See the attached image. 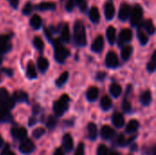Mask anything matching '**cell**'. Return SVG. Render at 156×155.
<instances>
[{"mask_svg":"<svg viewBox=\"0 0 156 155\" xmlns=\"http://www.w3.org/2000/svg\"><path fill=\"white\" fill-rule=\"evenodd\" d=\"M73 36L74 41L76 45L80 47H85L87 44V37H86V30L85 26L80 20H77L74 23L73 28Z\"/></svg>","mask_w":156,"mask_h":155,"instance_id":"obj_1","label":"cell"},{"mask_svg":"<svg viewBox=\"0 0 156 155\" xmlns=\"http://www.w3.org/2000/svg\"><path fill=\"white\" fill-rule=\"evenodd\" d=\"M53 42V48H54V58L58 63H64L66 58L70 55L69 51L61 45L60 41L58 39H54Z\"/></svg>","mask_w":156,"mask_h":155,"instance_id":"obj_2","label":"cell"},{"mask_svg":"<svg viewBox=\"0 0 156 155\" xmlns=\"http://www.w3.org/2000/svg\"><path fill=\"white\" fill-rule=\"evenodd\" d=\"M69 97L67 94H64L60 97L58 100H57L53 105V111L56 116L60 117L62 116L69 108Z\"/></svg>","mask_w":156,"mask_h":155,"instance_id":"obj_3","label":"cell"},{"mask_svg":"<svg viewBox=\"0 0 156 155\" xmlns=\"http://www.w3.org/2000/svg\"><path fill=\"white\" fill-rule=\"evenodd\" d=\"M143 15H144V11L143 8L141 7V5H135L133 11L131 12V24L133 26H138L143 18Z\"/></svg>","mask_w":156,"mask_h":155,"instance_id":"obj_4","label":"cell"},{"mask_svg":"<svg viewBox=\"0 0 156 155\" xmlns=\"http://www.w3.org/2000/svg\"><path fill=\"white\" fill-rule=\"evenodd\" d=\"M133 38V32L129 28H124L121 31L118 38V45L119 47L124 45L125 43H128L132 40Z\"/></svg>","mask_w":156,"mask_h":155,"instance_id":"obj_5","label":"cell"},{"mask_svg":"<svg viewBox=\"0 0 156 155\" xmlns=\"http://www.w3.org/2000/svg\"><path fill=\"white\" fill-rule=\"evenodd\" d=\"M105 64L109 69H115L119 66V59L118 56L115 52L110 51L108 52L105 59Z\"/></svg>","mask_w":156,"mask_h":155,"instance_id":"obj_6","label":"cell"},{"mask_svg":"<svg viewBox=\"0 0 156 155\" xmlns=\"http://www.w3.org/2000/svg\"><path fill=\"white\" fill-rule=\"evenodd\" d=\"M35 150V144L29 139H24L19 145V151L23 154H29Z\"/></svg>","mask_w":156,"mask_h":155,"instance_id":"obj_7","label":"cell"},{"mask_svg":"<svg viewBox=\"0 0 156 155\" xmlns=\"http://www.w3.org/2000/svg\"><path fill=\"white\" fill-rule=\"evenodd\" d=\"M131 15V6L130 5L123 3L120 6V10H119V14H118V17L120 20L122 21H126L129 16Z\"/></svg>","mask_w":156,"mask_h":155,"instance_id":"obj_8","label":"cell"},{"mask_svg":"<svg viewBox=\"0 0 156 155\" xmlns=\"http://www.w3.org/2000/svg\"><path fill=\"white\" fill-rule=\"evenodd\" d=\"M10 36L1 35L0 36V54H5L11 49V45L9 44Z\"/></svg>","mask_w":156,"mask_h":155,"instance_id":"obj_9","label":"cell"},{"mask_svg":"<svg viewBox=\"0 0 156 155\" xmlns=\"http://www.w3.org/2000/svg\"><path fill=\"white\" fill-rule=\"evenodd\" d=\"M103 48H104V38L102 36L100 35L94 39V41L91 45V50L94 53H100L102 51Z\"/></svg>","mask_w":156,"mask_h":155,"instance_id":"obj_10","label":"cell"},{"mask_svg":"<svg viewBox=\"0 0 156 155\" xmlns=\"http://www.w3.org/2000/svg\"><path fill=\"white\" fill-rule=\"evenodd\" d=\"M11 134L16 140H24L27 138V131L22 127H14L11 130Z\"/></svg>","mask_w":156,"mask_h":155,"instance_id":"obj_11","label":"cell"},{"mask_svg":"<svg viewBox=\"0 0 156 155\" xmlns=\"http://www.w3.org/2000/svg\"><path fill=\"white\" fill-rule=\"evenodd\" d=\"M115 14V7L112 2H107L104 5V15L107 20H112L114 17Z\"/></svg>","mask_w":156,"mask_h":155,"instance_id":"obj_12","label":"cell"},{"mask_svg":"<svg viewBox=\"0 0 156 155\" xmlns=\"http://www.w3.org/2000/svg\"><path fill=\"white\" fill-rule=\"evenodd\" d=\"M13 100L16 102H27L28 95L27 92H25L23 90H17V91L14 92Z\"/></svg>","mask_w":156,"mask_h":155,"instance_id":"obj_13","label":"cell"},{"mask_svg":"<svg viewBox=\"0 0 156 155\" xmlns=\"http://www.w3.org/2000/svg\"><path fill=\"white\" fill-rule=\"evenodd\" d=\"M37 65L38 70H39L41 73H45V72L48 70V67H49V62H48V60L46 58H44V57H39V58H37Z\"/></svg>","mask_w":156,"mask_h":155,"instance_id":"obj_14","label":"cell"},{"mask_svg":"<svg viewBox=\"0 0 156 155\" xmlns=\"http://www.w3.org/2000/svg\"><path fill=\"white\" fill-rule=\"evenodd\" d=\"M89 17H90V20L94 24H98L100 22V20H101L100 11L96 6H93L90 8V12H89Z\"/></svg>","mask_w":156,"mask_h":155,"instance_id":"obj_15","label":"cell"},{"mask_svg":"<svg viewBox=\"0 0 156 155\" xmlns=\"http://www.w3.org/2000/svg\"><path fill=\"white\" fill-rule=\"evenodd\" d=\"M86 97L89 101H95L99 97V90L96 87H90L87 90Z\"/></svg>","mask_w":156,"mask_h":155,"instance_id":"obj_16","label":"cell"},{"mask_svg":"<svg viewBox=\"0 0 156 155\" xmlns=\"http://www.w3.org/2000/svg\"><path fill=\"white\" fill-rule=\"evenodd\" d=\"M112 123L117 127V128H121L124 125V117L122 113L120 112H116L112 115Z\"/></svg>","mask_w":156,"mask_h":155,"instance_id":"obj_17","label":"cell"},{"mask_svg":"<svg viewBox=\"0 0 156 155\" xmlns=\"http://www.w3.org/2000/svg\"><path fill=\"white\" fill-rule=\"evenodd\" d=\"M62 142H63V146L66 150V152H70L72 151L73 149V140H72V137L69 133H67L63 136V139H62Z\"/></svg>","mask_w":156,"mask_h":155,"instance_id":"obj_18","label":"cell"},{"mask_svg":"<svg viewBox=\"0 0 156 155\" xmlns=\"http://www.w3.org/2000/svg\"><path fill=\"white\" fill-rule=\"evenodd\" d=\"M101 134L102 139L109 140V139H111V138L113 137V135H114V130L112 127L108 126V125H104L101 128Z\"/></svg>","mask_w":156,"mask_h":155,"instance_id":"obj_19","label":"cell"},{"mask_svg":"<svg viewBox=\"0 0 156 155\" xmlns=\"http://www.w3.org/2000/svg\"><path fill=\"white\" fill-rule=\"evenodd\" d=\"M106 36H107L108 42L110 43V45L112 46L116 40V29H115V27L112 26H109L107 28V31H106Z\"/></svg>","mask_w":156,"mask_h":155,"instance_id":"obj_20","label":"cell"},{"mask_svg":"<svg viewBox=\"0 0 156 155\" xmlns=\"http://www.w3.org/2000/svg\"><path fill=\"white\" fill-rule=\"evenodd\" d=\"M152 92L150 90H145L144 92L142 93L141 97H140V100L141 103L144 106H149L152 102Z\"/></svg>","mask_w":156,"mask_h":155,"instance_id":"obj_21","label":"cell"},{"mask_svg":"<svg viewBox=\"0 0 156 155\" xmlns=\"http://www.w3.org/2000/svg\"><path fill=\"white\" fill-rule=\"evenodd\" d=\"M88 134H89V138L91 141H95L98 137V130H97V126L95 123L90 122L88 125Z\"/></svg>","mask_w":156,"mask_h":155,"instance_id":"obj_22","label":"cell"},{"mask_svg":"<svg viewBox=\"0 0 156 155\" xmlns=\"http://www.w3.org/2000/svg\"><path fill=\"white\" fill-rule=\"evenodd\" d=\"M29 23H30V26H31L34 29L37 30V29H39V28L41 27L42 19H41V17H40L38 15L35 14V15H33V16H31V18H30V20H29Z\"/></svg>","mask_w":156,"mask_h":155,"instance_id":"obj_23","label":"cell"},{"mask_svg":"<svg viewBox=\"0 0 156 155\" xmlns=\"http://www.w3.org/2000/svg\"><path fill=\"white\" fill-rule=\"evenodd\" d=\"M37 74L36 67L32 61H29L27 64V77L29 79H34L37 78Z\"/></svg>","mask_w":156,"mask_h":155,"instance_id":"obj_24","label":"cell"},{"mask_svg":"<svg viewBox=\"0 0 156 155\" xmlns=\"http://www.w3.org/2000/svg\"><path fill=\"white\" fill-rule=\"evenodd\" d=\"M70 38V33H69V25L66 23L63 25V27L61 28V34H60V39L65 42L68 43L69 41Z\"/></svg>","mask_w":156,"mask_h":155,"instance_id":"obj_25","label":"cell"},{"mask_svg":"<svg viewBox=\"0 0 156 155\" xmlns=\"http://www.w3.org/2000/svg\"><path fill=\"white\" fill-rule=\"evenodd\" d=\"M56 4L53 2H42L37 5V9L40 11H46V10H55Z\"/></svg>","mask_w":156,"mask_h":155,"instance_id":"obj_26","label":"cell"},{"mask_svg":"<svg viewBox=\"0 0 156 155\" xmlns=\"http://www.w3.org/2000/svg\"><path fill=\"white\" fill-rule=\"evenodd\" d=\"M138 128H139V122H138V121H136V120H131L129 122V123L127 124L125 131H126L127 133H134L138 130Z\"/></svg>","mask_w":156,"mask_h":155,"instance_id":"obj_27","label":"cell"},{"mask_svg":"<svg viewBox=\"0 0 156 155\" xmlns=\"http://www.w3.org/2000/svg\"><path fill=\"white\" fill-rule=\"evenodd\" d=\"M110 93L112 97L114 98H118L121 93H122V87L121 85L117 84V83H112L110 86Z\"/></svg>","mask_w":156,"mask_h":155,"instance_id":"obj_28","label":"cell"},{"mask_svg":"<svg viewBox=\"0 0 156 155\" xmlns=\"http://www.w3.org/2000/svg\"><path fill=\"white\" fill-rule=\"evenodd\" d=\"M112 106V101L109 96H103L101 100V107L103 111H109Z\"/></svg>","mask_w":156,"mask_h":155,"instance_id":"obj_29","label":"cell"},{"mask_svg":"<svg viewBox=\"0 0 156 155\" xmlns=\"http://www.w3.org/2000/svg\"><path fill=\"white\" fill-rule=\"evenodd\" d=\"M133 47L132 46H129V45H126L122 48V58L123 60H128L133 53Z\"/></svg>","mask_w":156,"mask_h":155,"instance_id":"obj_30","label":"cell"},{"mask_svg":"<svg viewBox=\"0 0 156 155\" xmlns=\"http://www.w3.org/2000/svg\"><path fill=\"white\" fill-rule=\"evenodd\" d=\"M144 27L145 28V30L147 31V33L149 35H154L155 32V27H154V25L152 19L146 20L144 24Z\"/></svg>","mask_w":156,"mask_h":155,"instance_id":"obj_31","label":"cell"},{"mask_svg":"<svg viewBox=\"0 0 156 155\" xmlns=\"http://www.w3.org/2000/svg\"><path fill=\"white\" fill-rule=\"evenodd\" d=\"M69 77V72L65 71L64 73H62V74L57 79V80H56V85H57L58 87H62V86L67 82Z\"/></svg>","mask_w":156,"mask_h":155,"instance_id":"obj_32","label":"cell"},{"mask_svg":"<svg viewBox=\"0 0 156 155\" xmlns=\"http://www.w3.org/2000/svg\"><path fill=\"white\" fill-rule=\"evenodd\" d=\"M33 45H34V47L39 52H42L43 51V49H44V42H43V40L39 37H34V39H33Z\"/></svg>","mask_w":156,"mask_h":155,"instance_id":"obj_33","label":"cell"},{"mask_svg":"<svg viewBox=\"0 0 156 155\" xmlns=\"http://www.w3.org/2000/svg\"><path fill=\"white\" fill-rule=\"evenodd\" d=\"M138 39H139V41H140L142 46H145L147 44L148 40H149V37H148V36L143 30L139 29L138 30Z\"/></svg>","mask_w":156,"mask_h":155,"instance_id":"obj_34","label":"cell"},{"mask_svg":"<svg viewBox=\"0 0 156 155\" xmlns=\"http://www.w3.org/2000/svg\"><path fill=\"white\" fill-rule=\"evenodd\" d=\"M156 51L154 52L153 54V57H152V61L149 62L147 64V70L150 72V73H154L156 69Z\"/></svg>","mask_w":156,"mask_h":155,"instance_id":"obj_35","label":"cell"},{"mask_svg":"<svg viewBox=\"0 0 156 155\" xmlns=\"http://www.w3.org/2000/svg\"><path fill=\"white\" fill-rule=\"evenodd\" d=\"M32 11H33V5H32V3L31 2H27L26 4H25V5H24V7H23V9H22V13H23V15H25V16H28V15H30L31 13H32Z\"/></svg>","mask_w":156,"mask_h":155,"instance_id":"obj_36","label":"cell"},{"mask_svg":"<svg viewBox=\"0 0 156 155\" xmlns=\"http://www.w3.org/2000/svg\"><path fill=\"white\" fill-rule=\"evenodd\" d=\"M45 132H46V130H45L44 128H37V129H35V130L33 131L32 135H33L34 138L39 139L40 137H42V136L45 134Z\"/></svg>","mask_w":156,"mask_h":155,"instance_id":"obj_37","label":"cell"},{"mask_svg":"<svg viewBox=\"0 0 156 155\" xmlns=\"http://www.w3.org/2000/svg\"><path fill=\"white\" fill-rule=\"evenodd\" d=\"M46 124H47V127H48L49 130H53V129L55 128L56 124H57V121H56V119H55L53 116H49V117L48 118V121H47Z\"/></svg>","mask_w":156,"mask_h":155,"instance_id":"obj_38","label":"cell"},{"mask_svg":"<svg viewBox=\"0 0 156 155\" xmlns=\"http://www.w3.org/2000/svg\"><path fill=\"white\" fill-rule=\"evenodd\" d=\"M108 148L104 144H101L97 149V155H108Z\"/></svg>","mask_w":156,"mask_h":155,"instance_id":"obj_39","label":"cell"},{"mask_svg":"<svg viewBox=\"0 0 156 155\" xmlns=\"http://www.w3.org/2000/svg\"><path fill=\"white\" fill-rule=\"evenodd\" d=\"M77 5L80 7V11H85L87 9V0H76Z\"/></svg>","mask_w":156,"mask_h":155,"instance_id":"obj_40","label":"cell"},{"mask_svg":"<svg viewBox=\"0 0 156 155\" xmlns=\"http://www.w3.org/2000/svg\"><path fill=\"white\" fill-rule=\"evenodd\" d=\"M74 5H75V3H74L73 0H68L67 3H66V5H65L66 10L68 12H71L74 9Z\"/></svg>","mask_w":156,"mask_h":155,"instance_id":"obj_41","label":"cell"},{"mask_svg":"<svg viewBox=\"0 0 156 155\" xmlns=\"http://www.w3.org/2000/svg\"><path fill=\"white\" fill-rule=\"evenodd\" d=\"M74 155H85L84 154V144H83L82 143H80L78 145V147H77V149H76V152H75Z\"/></svg>","mask_w":156,"mask_h":155,"instance_id":"obj_42","label":"cell"},{"mask_svg":"<svg viewBox=\"0 0 156 155\" xmlns=\"http://www.w3.org/2000/svg\"><path fill=\"white\" fill-rule=\"evenodd\" d=\"M106 76H107L106 72L100 71V72H97V74H96V77H95V78H96V79H97V80H99V81H102V80H104V79H105Z\"/></svg>","mask_w":156,"mask_h":155,"instance_id":"obj_43","label":"cell"},{"mask_svg":"<svg viewBox=\"0 0 156 155\" xmlns=\"http://www.w3.org/2000/svg\"><path fill=\"white\" fill-rule=\"evenodd\" d=\"M122 109H123L124 111L130 112L131 110H132V105H131V103H130L129 101H127V100H124L123 103H122Z\"/></svg>","mask_w":156,"mask_h":155,"instance_id":"obj_44","label":"cell"},{"mask_svg":"<svg viewBox=\"0 0 156 155\" xmlns=\"http://www.w3.org/2000/svg\"><path fill=\"white\" fill-rule=\"evenodd\" d=\"M117 143H118V144L119 145H121V146H124L125 144H126V140L124 139V136L122 135V134H121V135H119V137H118V140H117Z\"/></svg>","mask_w":156,"mask_h":155,"instance_id":"obj_45","label":"cell"},{"mask_svg":"<svg viewBox=\"0 0 156 155\" xmlns=\"http://www.w3.org/2000/svg\"><path fill=\"white\" fill-rule=\"evenodd\" d=\"M44 33H45V35H46L47 38H48L49 41H52V36H51V32H50V30H49L48 28L45 27V28H44Z\"/></svg>","mask_w":156,"mask_h":155,"instance_id":"obj_46","label":"cell"},{"mask_svg":"<svg viewBox=\"0 0 156 155\" xmlns=\"http://www.w3.org/2000/svg\"><path fill=\"white\" fill-rule=\"evenodd\" d=\"M1 72L5 73L8 77H12L13 76V70L10 69H1Z\"/></svg>","mask_w":156,"mask_h":155,"instance_id":"obj_47","label":"cell"},{"mask_svg":"<svg viewBox=\"0 0 156 155\" xmlns=\"http://www.w3.org/2000/svg\"><path fill=\"white\" fill-rule=\"evenodd\" d=\"M9 1V4L11 5V6L15 9L17 8L18 5H19V0H8Z\"/></svg>","mask_w":156,"mask_h":155,"instance_id":"obj_48","label":"cell"},{"mask_svg":"<svg viewBox=\"0 0 156 155\" xmlns=\"http://www.w3.org/2000/svg\"><path fill=\"white\" fill-rule=\"evenodd\" d=\"M36 122H37L36 118H34V117L29 118V121H28V125H29V126H33L34 124H36Z\"/></svg>","mask_w":156,"mask_h":155,"instance_id":"obj_49","label":"cell"},{"mask_svg":"<svg viewBox=\"0 0 156 155\" xmlns=\"http://www.w3.org/2000/svg\"><path fill=\"white\" fill-rule=\"evenodd\" d=\"M54 155H64V153H63V150L61 148H58L56 151H55V153Z\"/></svg>","mask_w":156,"mask_h":155,"instance_id":"obj_50","label":"cell"},{"mask_svg":"<svg viewBox=\"0 0 156 155\" xmlns=\"http://www.w3.org/2000/svg\"><path fill=\"white\" fill-rule=\"evenodd\" d=\"M38 111H39V106L36 105V106L33 108V112H34V114H37V113L38 112Z\"/></svg>","mask_w":156,"mask_h":155,"instance_id":"obj_51","label":"cell"},{"mask_svg":"<svg viewBox=\"0 0 156 155\" xmlns=\"http://www.w3.org/2000/svg\"><path fill=\"white\" fill-rule=\"evenodd\" d=\"M108 155H120V153L117 152H112L111 153H108Z\"/></svg>","mask_w":156,"mask_h":155,"instance_id":"obj_52","label":"cell"},{"mask_svg":"<svg viewBox=\"0 0 156 155\" xmlns=\"http://www.w3.org/2000/svg\"><path fill=\"white\" fill-rule=\"evenodd\" d=\"M5 155H16V154H15L14 153H12V152L8 151V152H7V153H5Z\"/></svg>","mask_w":156,"mask_h":155,"instance_id":"obj_53","label":"cell"},{"mask_svg":"<svg viewBox=\"0 0 156 155\" xmlns=\"http://www.w3.org/2000/svg\"><path fill=\"white\" fill-rule=\"evenodd\" d=\"M2 144H3V140H2V138H1V136H0V147L2 146Z\"/></svg>","mask_w":156,"mask_h":155,"instance_id":"obj_54","label":"cell"}]
</instances>
